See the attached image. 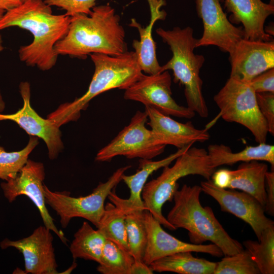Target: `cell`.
Returning <instances> with one entry per match:
<instances>
[{
	"label": "cell",
	"mask_w": 274,
	"mask_h": 274,
	"mask_svg": "<svg viewBox=\"0 0 274 274\" xmlns=\"http://www.w3.org/2000/svg\"><path fill=\"white\" fill-rule=\"evenodd\" d=\"M71 17L55 15L51 7L42 0H28L7 11L0 19V30L16 26L29 31L31 43L18 50L20 60L27 65L45 71L56 63L58 55L55 44L66 34Z\"/></svg>",
	"instance_id": "1"
},
{
	"label": "cell",
	"mask_w": 274,
	"mask_h": 274,
	"mask_svg": "<svg viewBox=\"0 0 274 274\" xmlns=\"http://www.w3.org/2000/svg\"><path fill=\"white\" fill-rule=\"evenodd\" d=\"M120 18L109 3L95 6L89 15L71 17L68 31L55 45L59 55L85 58L98 53L118 56L127 51Z\"/></svg>",
	"instance_id": "2"
},
{
	"label": "cell",
	"mask_w": 274,
	"mask_h": 274,
	"mask_svg": "<svg viewBox=\"0 0 274 274\" xmlns=\"http://www.w3.org/2000/svg\"><path fill=\"white\" fill-rule=\"evenodd\" d=\"M200 186L184 184L174 193V204L168 212L167 220L176 229L188 231L189 239L194 244L210 241L217 246L224 256L235 254L243 249V245L232 238L216 218L213 210L202 206Z\"/></svg>",
	"instance_id": "3"
},
{
	"label": "cell",
	"mask_w": 274,
	"mask_h": 274,
	"mask_svg": "<svg viewBox=\"0 0 274 274\" xmlns=\"http://www.w3.org/2000/svg\"><path fill=\"white\" fill-rule=\"evenodd\" d=\"M90 56L95 69L87 91L73 101L60 105L47 116L59 127L77 120L81 112L95 96L113 89L125 90L143 74L134 51H127L118 56L98 53Z\"/></svg>",
	"instance_id": "4"
},
{
	"label": "cell",
	"mask_w": 274,
	"mask_h": 274,
	"mask_svg": "<svg viewBox=\"0 0 274 274\" xmlns=\"http://www.w3.org/2000/svg\"><path fill=\"white\" fill-rule=\"evenodd\" d=\"M156 32L169 46L173 54L170 59L161 66V72L172 70L174 82L184 87L187 107L200 117H208L209 110L200 77L205 59L202 55L194 53L198 39L194 37L193 29L190 26H176L171 30L158 28Z\"/></svg>",
	"instance_id": "5"
},
{
	"label": "cell",
	"mask_w": 274,
	"mask_h": 274,
	"mask_svg": "<svg viewBox=\"0 0 274 274\" xmlns=\"http://www.w3.org/2000/svg\"><path fill=\"white\" fill-rule=\"evenodd\" d=\"M215 170L207 151L191 146L175 160L173 166L164 167L158 177L145 184L142 192L145 209L163 226L176 230L163 216L162 207L166 201L173 199L178 189V181L185 176L195 175L210 180Z\"/></svg>",
	"instance_id": "6"
},
{
	"label": "cell",
	"mask_w": 274,
	"mask_h": 274,
	"mask_svg": "<svg viewBox=\"0 0 274 274\" xmlns=\"http://www.w3.org/2000/svg\"><path fill=\"white\" fill-rule=\"evenodd\" d=\"M219 115L227 122L239 124L250 130L256 142L266 143L268 133L266 121L250 82L229 77L214 96Z\"/></svg>",
	"instance_id": "7"
},
{
	"label": "cell",
	"mask_w": 274,
	"mask_h": 274,
	"mask_svg": "<svg viewBox=\"0 0 274 274\" xmlns=\"http://www.w3.org/2000/svg\"><path fill=\"white\" fill-rule=\"evenodd\" d=\"M130 167L131 165H127L119 168L107 181L100 182L91 193L84 196L75 197L67 192L52 191L44 185L46 203L59 216L60 224L64 228L76 217L88 220L97 228L105 212L106 198Z\"/></svg>",
	"instance_id": "8"
},
{
	"label": "cell",
	"mask_w": 274,
	"mask_h": 274,
	"mask_svg": "<svg viewBox=\"0 0 274 274\" xmlns=\"http://www.w3.org/2000/svg\"><path fill=\"white\" fill-rule=\"evenodd\" d=\"M147 113L138 111L129 123L96 154L95 160L110 161L118 156L128 159H152L162 154L166 146L156 143L146 124Z\"/></svg>",
	"instance_id": "9"
},
{
	"label": "cell",
	"mask_w": 274,
	"mask_h": 274,
	"mask_svg": "<svg viewBox=\"0 0 274 274\" xmlns=\"http://www.w3.org/2000/svg\"><path fill=\"white\" fill-rule=\"evenodd\" d=\"M172 79L168 71L146 75L125 90L124 98L143 104L168 116L191 119L195 113L188 107L180 106L172 97Z\"/></svg>",
	"instance_id": "10"
},
{
	"label": "cell",
	"mask_w": 274,
	"mask_h": 274,
	"mask_svg": "<svg viewBox=\"0 0 274 274\" xmlns=\"http://www.w3.org/2000/svg\"><path fill=\"white\" fill-rule=\"evenodd\" d=\"M45 176L43 163L28 159L15 178L2 183L1 187L9 202L20 195L28 197L38 209L44 225L66 244L67 239L64 233L56 227L47 208L43 184Z\"/></svg>",
	"instance_id": "11"
},
{
	"label": "cell",
	"mask_w": 274,
	"mask_h": 274,
	"mask_svg": "<svg viewBox=\"0 0 274 274\" xmlns=\"http://www.w3.org/2000/svg\"><path fill=\"white\" fill-rule=\"evenodd\" d=\"M198 17L202 20L203 33L196 48L215 46L232 53L238 41L244 38L242 27H236L228 20L220 0H195Z\"/></svg>",
	"instance_id": "12"
},
{
	"label": "cell",
	"mask_w": 274,
	"mask_h": 274,
	"mask_svg": "<svg viewBox=\"0 0 274 274\" xmlns=\"http://www.w3.org/2000/svg\"><path fill=\"white\" fill-rule=\"evenodd\" d=\"M202 191L216 200L223 212L230 213L250 225L258 239L265 229L274 226L265 215L264 207L253 196L234 189L219 188L212 180L201 182Z\"/></svg>",
	"instance_id": "13"
},
{
	"label": "cell",
	"mask_w": 274,
	"mask_h": 274,
	"mask_svg": "<svg viewBox=\"0 0 274 274\" xmlns=\"http://www.w3.org/2000/svg\"><path fill=\"white\" fill-rule=\"evenodd\" d=\"M51 231L45 225L40 226L30 235L22 239L5 238L0 243V247L2 249L14 248L22 253L25 273H58Z\"/></svg>",
	"instance_id": "14"
},
{
	"label": "cell",
	"mask_w": 274,
	"mask_h": 274,
	"mask_svg": "<svg viewBox=\"0 0 274 274\" xmlns=\"http://www.w3.org/2000/svg\"><path fill=\"white\" fill-rule=\"evenodd\" d=\"M19 91L23 101V107L13 114L0 113V121L15 122L29 135L42 139L47 146L49 158H56L63 149L59 127L52 120L41 117L31 107L30 85L28 82L20 84Z\"/></svg>",
	"instance_id": "15"
},
{
	"label": "cell",
	"mask_w": 274,
	"mask_h": 274,
	"mask_svg": "<svg viewBox=\"0 0 274 274\" xmlns=\"http://www.w3.org/2000/svg\"><path fill=\"white\" fill-rule=\"evenodd\" d=\"M230 77L250 82L259 74L274 68V42L244 38L229 54Z\"/></svg>",
	"instance_id": "16"
},
{
	"label": "cell",
	"mask_w": 274,
	"mask_h": 274,
	"mask_svg": "<svg viewBox=\"0 0 274 274\" xmlns=\"http://www.w3.org/2000/svg\"><path fill=\"white\" fill-rule=\"evenodd\" d=\"M145 220L147 242L143 261L148 265L159 258L183 251L206 253L217 257L224 255L221 249L214 244L197 245L176 238L166 232L147 210L145 212Z\"/></svg>",
	"instance_id": "17"
},
{
	"label": "cell",
	"mask_w": 274,
	"mask_h": 274,
	"mask_svg": "<svg viewBox=\"0 0 274 274\" xmlns=\"http://www.w3.org/2000/svg\"><path fill=\"white\" fill-rule=\"evenodd\" d=\"M154 140L158 145H172L178 149L196 142H204L210 138L207 129H199L191 122L182 123L150 107L145 110Z\"/></svg>",
	"instance_id": "18"
},
{
	"label": "cell",
	"mask_w": 274,
	"mask_h": 274,
	"mask_svg": "<svg viewBox=\"0 0 274 274\" xmlns=\"http://www.w3.org/2000/svg\"><path fill=\"white\" fill-rule=\"evenodd\" d=\"M225 7L231 13L230 18L241 23L244 38L252 40L271 41L264 28L265 20L274 13V5L261 0H225Z\"/></svg>",
	"instance_id": "19"
},
{
	"label": "cell",
	"mask_w": 274,
	"mask_h": 274,
	"mask_svg": "<svg viewBox=\"0 0 274 274\" xmlns=\"http://www.w3.org/2000/svg\"><path fill=\"white\" fill-rule=\"evenodd\" d=\"M192 146V144H189L178 149L175 153L159 160L140 159L139 168L136 173L131 175L124 174L122 177V181L129 189V197L127 199L120 197L116 194L114 189L109 194L108 198L112 203L124 212L146 210L142 198V192L149 176L158 169L169 165Z\"/></svg>",
	"instance_id": "20"
},
{
	"label": "cell",
	"mask_w": 274,
	"mask_h": 274,
	"mask_svg": "<svg viewBox=\"0 0 274 274\" xmlns=\"http://www.w3.org/2000/svg\"><path fill=\"white\" fill-rule=\"evenodd\" d=\"M150 9L151 18L149 24L143 27L134 18H132L129 25L137 29L140 41L134 40L132 47L142 72L148 75L161 73V66L157 60L156 43L152 37V29L155 22L165 19L166 13L161 8L166 5L165 0H147Z\"/></svg>",
	"instance_id": "21"
},
{
	"label": "cell",
	"mask_w": 274,
	"mask_h": 274,
	"mask_svg": "<svg viewBox=\"0 0 274 274\" xmlns=\"http://www.w3.org/2000/svg\"><path fill=\"white\" fill-rule=\"evenodd\" d=\"M267 165L259 161L243 162L237 168L230 170L228 188L239 189L256 198L264 207L266 203L265 175Z\"/></svg>",
	"instance_id": "22"
},
{
	"label": "cell",
	"mask_w": 274,
	"mask_h": 274,
	"mask_svg": "<svg viewBox=\"0 0 274 274\" xmlns=\"http://www.w3.org/2000/svg\"><path fill=\"white\" fill-rule=\"evenodd\" d=\"M207 151L215 168L223 165L252 160L267 162L273 169L274 168V146L266 143H259L255 146H246L237 152H232L229 147L223 144H211Z\"/></svg>",
	"instance_id": "23"
},
{
	"label": "cell",
	"mask_w": 274,
	"mask_h": 274,
	"mask_svg": "<svg viewBox=\"0 0 274 274\" xmlns=\"http://www.w3.org/2000/svg\"><path fill=\"white\" fill-rule=\"evenodd\" d=\"M190 251L174 253L159 258L149 265L153 271L179 274H214L217 262L193 256Z\"/></svg>",
	"instance_id": "24"
},
{
	"label": "cell",
	"mask_w": 274,
	"mask_h": 274,
	"mask_svg": "<svg viewBox=\"0 0 274 274\" xmlns=\"http://www.w3.org/2000/svg\"><path fill=\"white\" fill-rule=\"evenodd\" d=\"M106 239L98 229H93L87 222H83L70 245L74 260L81 258L99 263Z\"/></svg>",
	"instance_id": "25"
},
{
	"label": "cell",
	"mask_w": 274,
	"mask_h": 274,
	"mask_svg": "<svg viewBox=\"0 0 274 274\" xmlns=\"http://www.w3.org/2000/svg\"><path fill=\"white\" fill-rule=\"evenodd\" d=\"M97 229L107 239L129 252L125 213L111 202L105 206V212Z\"/></svg>",
	"instance_id": "26"
},
{
	"label": "cell",
	"mask_w": 274,
	"mask_h": 274,
	"mask_svg": "<svg viewBox=\"0 0 274 274\" xmlns=\"http://www.w3.org/2000/svg\"><path fill=\"white\" fill-rule=\"evenodd\" d=\"M258 241L243 242L246 250L257 264L260 273H274V226L263 231Z\"/></svg>",
	"instance_id": "27"
},
{
	"label": "cell",
	"mask_w": 274,
	"mask_h": 274,
	"mask_svg": "<svg viewBox=\"0 0 274 274\" xmlns=\"http://www.w3.org/2000/svg\"><path fill=\"white\" fill-rule=\"evenodd\" d=\"M145 211L133 210L124 212L129 252L134 259L142 261L147 242Z\"/></svg>",
	"instance_id": "28"
},
{
	"label": "cell",
	"mask_w": 274,
	"mask_h": 274,
	"mask_svg": "<svg viewBox=\"0 0 274 274\" xmlns=\"http://www.w3.org/2000/svg\"><path fill=\"white\" fill-rule=\"evenodd\" d=\"M134 260L128 251L106 239L97 270L102 274H129Z\"/></svg>",
	"instance_id": "29"
},
{
	"label": "cell",
	"mask_w": 274,
	"mask_h": 274,
	"mask_svg": "<svg viewBox=\"0 0 274 274\" xmlns=\"http://www.w3.org/2000/svg\"><path fill=\"white\" fill-rule=\"evenodd\" d=\"M38 144L39 138L30 135L28 144L20 151L7 152L0 146V179L7 181L15 178Z\"/></svg>",
	"instance_id": "30"
},
{
	"label": "cell",
	"mask_w": 274,
	"mask_h": 274,
	"mask_svg": "<svg viewBox=\"0 0 274 274\" xmlns=\"http://www.w3.org/2000/svg\"><path fill=\"white\" fill-rule=\"evenodd\" d=\"M225 257L218 262L214 274H259L260 270L246 250Z\"/></svg>",
	"instance_id": "31"
},
{
	"label": "cell",
	"mask_w": 274,
	"mask_h": 274,
	"mask_svg": "<svg viewBox=\"0 0 274 274\" xmlns=\"http://www.w3.org/2000/svg\"><path fill=\"white\" fill-rule=\"evenodd\" d=\"M97 0H45L49 6L59 7L66 11L65 14L73 16L78 14L89 15Z\"/></svg>",
	"instance_id": "32"
},
{
	"label": "cell",
	"mask_w": 274,
	"mask_h": 274,
	"mask_svg": "<svg viewBox=\"0 0 274 274\" xmlns=\"http://www.w3.org/2000/svg\"><path fill=\"white\" fill-rule=\"evenodd\" d=\"M259 110L267 123L268 133L274 135V93H256Z\"/></svg>",
	"instance_id": "33"
},
{
	"label": "cell",
	"mask_w": 274,
	"mask_h": 274,
	"mask_svg": "<svg viewBox=\"0 0 274 274\" xmlns=\"http://www.w3.org/2000/svg\"><path fill=\"white\" fill-rule=\"evenodd\" d=\"M250 83L256 93H274V68L256 76Z\"/></svg>",
	"instance_id": "34"
},
{
	"label": "cell",
	"mask_w": 274,
	"mask_h": 274,
	"mask_svg": "<svg viewBox=\"0 0 274 274\" xmlns=\"http://www.w3.org/2000/svg\"><path fill=\"white\" fill-rule=\"evenodd\" d=\"M266 203L265 213L274 215V171H267L265 175Z\"/></svg>",
	"instance_id": "35"
},
{
	"label": "cell",
	"mask_w": 274,
	"mask_h": 274,
	"mask_svg": "<svg viewBox=\"0 0 274 274\" xmlns=\"http://www.w3.org/2000/svg\"><path fill=\"white\" fill-rule=\"evenodd\" d=\"M211 178L215 185L221 188L227 189L231 180L230 170L222 168L215 170Z\"/></svg>",
	"instance_id": "36"
},
{
	"label": "cell",
	"mask_w": 274,
	"mask_h": 274,
	"mask_svg": "<svg viewBox=\"0 0 274 274\" xmlns=\"http://www.w3.org/2000/svg\"><path fill=\"white\" fill-rule=\"evenodd\" d=\"M153 272L150 266L143 261L134 259L131 266L129 274H152Z\"/></svg>",
	"instance_id": "37"
},
{
	"label": "cell",
	"mask_w": 274,
	"mask_h": 274,
	"mask_svg": "<svg viewBox=\"0 0 274 274\" xmlns=\"http://www.w3.org/2000/svg\"><path fill=\"white\" fill-rule=\"evenodd\" d=\"M22 0H0V9L7 11L22 4Z\"/></svg>",
	"instance_id": "38"
},
{
	"label": "cell",
	"mask_w": 274,
	"mask_h": 274,
	"mask_svg": "<svg viewBox=\"0 0 274 274\" xmlns=\"http://www.w3.org/2000/svg\"><path fill=\"white\" fill-rule=\"evenodd\" d=\"M5 108V102L3 99L2 92L0 89V113H2Z\"/></svg>",
	"instance_id": "39"
},
{
	"label": "cell",
	"mask_w": 274,
	"mask_h": 274,
	"mask_svg": "<svg viewBox=\"0 0 274 274\" xmlns=\"http://www.w3.org/2000/svg\"><path fill=\"white\" fill-rule=\"evenodd\" d=\"M4 46L3 45V39L1 35H0V52L4 49Z\"/></svg>",
	"instance_id": "40"
},
{
	"label": "cell",
	"mask_w": 274,
	"mask_h": 274,
	"mask_svg": "<svg viewBox=\"0 0 274 274\" xmlns=\"http://www.w3.org/2000/svg\"><path fill=\"white\" fill-rule=\"evenodd\" d=\"M6 11L4 10L0 9V19L2 18V17L3 16L4 14L5 13Z\"/></svg>",
	"instance_id": "41"
},
{
	"label": "cell",
	"mask_w": 274,
	"mask_h": 274,
	"mask_svg": "<svg viewBox=\"0 0 274 274\" xmlns=\"http://www.w3.org/2000/svg\"><path fill=\"white\" fill-rule=\"evenodd\" d=\"M273 1H274L273 0H270V3H270V4H273Z\"/></svg>",
	"instance_id": "42"
},
{
	"label": "cell",
	"mask_w": 274,
	"mask_h": 274,
	"mask_svg": "<svg viewBox=\"0 0 274 274\" xmlns=\"http://www.w3.org/2000/svg\"><path fill=\"white\" fill-rule=\"evenodd\" d=\"M22 1L23 3H24V2H25L27 1H28V0H22Z\"/></svg>",
	"instance_id": "43"
}]
</instances>
